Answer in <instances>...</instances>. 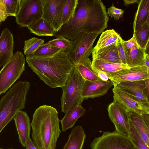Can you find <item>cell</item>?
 <instances>
[{
    "instance_id": "cell-1",
    "label": "cell",
    "mask_w": 149,
    "mask_h": 149,
    "mask_svg": "<svg viewBox=\"0 0 149 149\" xmlns=\"http://www.w3.org/2000/svg\"><path fill=\"white\" fill-rule=\"evenodd\" d=\"M109 17L101 0H78L74 14L53 36L71 39L79 33L102 32L107 27Z\"/></svg>"
},
{
    "instance_id": "cell-2",
    "label": "cell",
    "mask_w": 149,
    "mask_h": 149,
    "mask_svg": "<svg viewBox=\"0 0 149 149\" xmlns=\"http://www.w3.org/2000/svg\"><path fill=\"white\" fill-rule=\"evenodd\" d=\"M26 59L40 79L52 88L64 86L74 67L67 52L62 51L47 57L26 55Z\"/></svg>"
},
{
    "instance_id": "cell-3",
    "label": "cell",
    "mask_w": 149,
    "mask_h": 149,
    "mask_svg": "<svg viewBox=\"0 0 149 149\" xmlns=\"http://www.w3.org/2000/svg\"><path fill=\"white\" fill-rule=\"evenodd\" d=\"M58 112L49 105L40 106L35 111L30 123L32 141L37 149H56L61 131Z\"/></svg>"
},
{
    "instance_id": "cell-4",
    "label": "cell",
    "mask_w": 149,
    "mask_h": 149,
    "mask_svg": "<svg viewBox=\"0 0 149 149\" xmlns=\"http://www.w3.org/2000/svg\"><path fill=\"white\" fill-rule=\"evenodd\" d=\"M28 81H19L13 85L0 100V134L17 113L24 109L30 88Z\"/></svg>"
},
{
    "instance_id": "cell-5",
    "label": "cell",
    "mask_w": 149,
    "mask_h": 149,
    "mask_svg": "<svg viewBox=\"0 0 149 149\" xmlns=\"http://www.w3.org/2000/svg\"><path fill=\"white\" fill-rule=\"evenodd\" d=\"M85 81L74 67L65 84L61 87L63 91L61 98L62 112L65 113L75 107L81 105L84 100L82 92Z\"/></svg>"
},
{
    "instance_id": "cell-6",
    "label": "cell",
    "mask_w": 149,
    "mask_h": 149,
    "mask_svg": "<svg viewBox=\"0 0 149 149\" xmlns=\"http://www.w3.org/2000/svg\"><path fill=\"white\" fill-rule=\"evenodd\" d=\"M25 58L22 53L16 52L0 70V95L14 84L25 70Z\"/></svg>"
},
{
    "instance_id": "cell-7",
    "label": "cell",
    "mask_w": 149,
    "mask_h": 149,
    "mask_svg": "<svg viewBox=\"0 0 149 149\" xmlns=\"http://www.w3.org/2000/svg\"><path fill=\"white\" fill-rule=\"evenodd\" d=\"M98 35L81 32L70 40V47L66 52L74 65L82 59L88 58L93 50V44Z\"/></svg>"
},
{
    "instance_id": "cell-8",
    "label": "cell",
    "mask_w": 149,
    "mask_h": 149,
    "mask_svg": "<svg viewBox=\"0 0 149 149\" xmlns=\"http://www.w3.org/2000/svg\"><path fill=\"white\" fill-rule=\"evenodd\" d=\"M92 149H137L130 137L117 131H104L91 142Z\"/></svg>"
},
{
    "instance_id": "cell-9",
    "label": "cell",
    "mask_w": 149,
    "mask_h": 149,
    "mask_svg": "<svg viewBox=\"0 0 149 149\" xmlns=\"http://www.w3.org/2000/svg\"><path fill=\"white\" fill-rule=\"evenodd\" d=\"M42 13L41 0H20L15 21L20 27H27L42 18Z\"/></svg>"
},
{
    "instance_id": "cell-10",
    "label": "cell",
    "mask_w": 149,
    "mask_h": 149,
    "mask_svg": "<svg viewBox=\"0 0 149 149\" xmlns=\"http://www.w3.org/2000/svg\"><path fill=\"white\" fill-rule=\"evenodd\" d=\"M107 110L109 118L115 126V131L124 136L130 137L129 111L114 98L113 101L108 106Z\"/></svg>"
},
{
    "instance_id": "cell-11",
    "label": "cell",
    "mask_w": 149,
    "mask_h": 149,
    "mask_svg": "<svg viewBox=\"0 0 149 149\" xmlns=\"http://www.w3.org/2000/svg\"><path fill=\"white\" fill-rule=\"evenodd\" d=\"M67 0H41L42 7V17L48 22L56 32L62 26L63 7Z\"/></svg>"
},
{
    "instance_id": "cell-12",
    "label": "cell",
    "mask_w": 149,
    "mask_h": 149,
    "mask_svg": "<svg viewBox=\"0 0 149 149\" xmlns=\"http://www.w3.org/2000/svg\"><path fill=\"white\" fill-rule=\"evenodd\" d=\"M149 79L122 82L115 85L132 98L149 107Z\"/></svg>"
},
{
    "instance_id": "cell-13",
    "label": "cell",
    "mask_w": 149,
    "mask_h": 149,
    "mask_svg": "<svg viewBox=\"0 0 149 149\" xmlns=\"http://www.w3.org/2000/svg\"><path fill=\"white\" fill-rule=\"evenodd\" d=\"M107 74L109 79L113 83V86L122 82L149 79V69L145 66L132 67Z\"/></svg>"
},
{
    "instance_id": "cell-14",
    "label": "cell",
    "mask_w": 149,
    "mask_h": 149,
    "mask_svg": "<svg viewBox=\"0 0 149 149\" xmlns=\"http://www.w3.org/2000/svg\"><path fill=\"white\" fill-rule=\"evenodd\" d=\"M112 89L113 98L118 101L126 110L140 114L149 113L148 107L132 97L116 85Z\"/></svg>"
},
{
    "instance_id": "cell-15",
    "label": "cell",
    "mask_w": 149,
    "mask_h": 149,
    "mask_svg": "<svg viewBox=\"0 0 149 149\" xmlns=\"http://www.w3.org/2000/svg\"><path fill=\"white\" fill-rule=\"evenodd\" d=\"M113 85V83L110 80L107 81L100 79L94 81L85 80L82 88V97L84 100L103 96Z\"/></svg>"
},
{
    "instance_id": "cell-16",
    "label": "cell",
    "mask_w": 149,
    "mask_h": 149,
    "mask_svg": "<svg viewBox=\"0 0 149 149\" xmlns=\"http://www.w3.org/2000/svg\"><path fill=\"white\" fill-rule=\"evenodd\" d=\"M14 43L13 34L8 28L3 29L0 36V68L13 57Z\"/></svg>"
},
{
    "instance_id": "cell-17",
    "label": "cell",
    "mask_w": 149,
    "mask_h": 149,
    "mask_svg": "<svg viewBox=\"0 0 149 149\" xmlns=\"http://www.w3.org/2000/svg\"><path fill=\"white\" fill-rule=\"evenodd\" d=\"M129 112L130 122L149 147V113L140 114L133 111Z\"/></svg>"
},
{
    "instance_id": "cell-18",
    "label": "cell",
    "mask_w": 149,
    "mask_h": 149,
    "mask_svg": "<svg viewBox=\"0 0 149 149\" xmlns=\"http://www.w3.org/2000/svg\"><path fill=\"white\" fill-rule=\"evenodd\" d=\"M13 119L21 144L25 147L26 143L30 138L31 130L30 120L27 113L20 111L16 114Z\"/></svg>"
},
{
    "instance_id": "cell-19",
    "label": "cell",
    "mask_w": 149,
    "mask_h": 149,
    "mask_svg": "<svg viewBox=\"0 0 149 149\" xmlns=\"http://www.w3.org/2000/svg\"><path fill=\"white\" fill-rule=\"evenodd\" d=\"M92 58H97L108 62L122 63L119 57L117 44L108 46L100 49H93Z\"/></svg>"
},
{
    "instance_id": "cell-20",
    "label": "cell",
    "mask_w": 149,
    "mask_h": 149,
    "mask_svg": "<svg viewBox=\"0 0 149 149\" xmlns=\"http://www.w3.org/2000/svg\"><path fill=\"white\" fill-rule=\"evenodd\" d=\"M86 136L82 126L75 127L72 129L63 149H82Z\"/></svg>"
},
{
    "instance_id": "cell-21",
    "label": "cell",
    "mask_w": 149,
    "mask_h": 149,
    "mask_svg": "<svg viewBox=\"0 0 149 149\" xmlns=\"http://www.w3.org/2000/svg\"><path fill=\"white\" fill-rule=\"evenodd\" d=\"M125 51L126 65L129 68L145 66V49L135 47Z\"/></svg>"
},
{
    "instance_id": "cell-22",
    "label": "cell",
    "mask_w": 149,
    "mask_h": 149,
    "mask_svg": "<svg viewBox=\"0 0 149 149\" xmlns=\"http://www.w3.org/2000/svg\"><path fill=\"white\" fill-rule=\"evenodd\" d=\"M86 112V110L81 105L77 106L69 110L61 120L62 131L64 132L72 128L77 119L83 115Z\"/></svg>"
},
{
    "instance_id": "cell-23",
    "label": "cell",
    "mask_w": 149,
    "mask_h": 149,
    "mask_svg": "<svg viewBox=\"0 0 149 149\" xmlns=\"http://www.w3.org/2000/svg\"><path fill=\"white\" fill-rule=\"evenodd\" d=\"M27 27L30 32L38 36H53L56 31L42 17L30 24Z\"/></svg>"
},
{
    "instance_id": "cell-24",
    "label": "cell",
    "mask_w": 149,
    "mask_h": 149,
    "mask_svg": "<svg viewBox=\"0 0 149 149\" xmlns=\"http://www.w3.org/2000/svg\"><path fill=\"white\" fill-rule=\"evenodd\" d=\"M74 68L85 80L94 81L100 79L95 73L89 58L79 61L74 64Z\"/></svg>"
},
{
    "instance_id": "cell-25",
    "label": "cell",
    "mask_w": 149,
    "mask_h": 149,
    "mask_svg": "<svg viewBox=\"0 0 149 149\" xmlns=\"http://www.w3.org/2000/svg\"><path fill=\"white\" fill-rule=\"evenodd\" d=\"M20 0H0V23L8 16L16 17Z\"/></svg>"
},
{
    "instance_id": "cell-26",
    "label": "cell",
    "mask_w": 149,
    "mask_h": 149,
    "mask_svg": "<svg viewBox=\"0 0 149 149\" xmlns=\"http://www.w3.org/2000/svg\"><path fill=\"white\" fill-rule=\"evenodd\" d=\"M149 16V0H140L135 13L133 24L134 32L136 31L146 21Z\"/></svg>"
},
{
    "instance_id": "cell-27",
    "label": "cell",
    "mask_w": 149,
    "mask_h": 149,
    "mask_svg": "<svg viewBox=\"0 0 149 149\" xmlns=\"http://www.w3.org/2000/svg\"><path fill=\"white\" fill-rule=\"evenodd\" d=\"M91 64L93 67L106 73H112L130 68L122 63H111L97 58H92Z\"/></svg>"
},
{
    "instance_id": "cell-28",
    "label": "cell",
    "mask_w": 149,
    "mask_h": 149,
    "mask_svg": "<svg viewBox=\"0 0 149 149\" xmlns=\"http://www.w3.org/2000/svg\"><path fill=\"white\" fill-rule=\"evenodd\" d=\"M122 40L119 35L113 29L107 30L103 32L96 45L93 48L95 50L108 46L117 44Z\"/></svg>"
},
{
    "instance_id": "cell-29",
    "label": "cell",
    "mask_w": 149,
    "mask_h": 149,
    "mask_svg": "<svg viewBox=\"0 0 149 149\" xmlns=\"http://www.w3.org/2000/svg\"><path fill=\"white\" fill-rule=\"evenodd\" d=\"M139 46L145 49L149 40V23L146 21L136 31L133 35Z\"/></svg>"
},
{
    "instance_id": "cell-30",
    "label": "cell",
    "mask_w": 149,
    "mask_h": 149,
    "mask_svg": "<svg viewBox=\"0 0 149 149\" xmlns=\"http://www.w3.org/2000/svg\"><path fill=\"white\" fill-rule=\"evenodd\" d=\"M78 3V0H67L63 9L62 26L73 18Z\"/></svg>"
},
{
    "instance_id": "cell-31",
    "label": "cell",
    "mask_w": 149,
    "mask_h": 149,
    "mask_svg": "<svg viewBox=\"0 0 149 149\" xmlns=\"http://www.w3.org/2000/svg\"><path fill=\"white\" fill-rule=\"evenodd\" d=\"M61 51L60 49L46 43L40 46L31 55L38 57H47L54 55Z\"/></svg>"
},
{
    "instance_id": "cell-32",
    "label": "cell",
    "mask_w": 149,
    "mask_h": 149,
    "mask_svg": "<svg viewBox=\"0 0 149 149\" xmlns=\"http://www.w3.org/2000/svg\"><path fill=\"white\" fill-rule=\"evenodd\" d=\"M44 42V39L36 37L25 40L24 48V54L26 55H32Z\"/></svg>"
},
{
    "instance_id": "cell-33",
    "label": "cell",
    "mask_w": 149,
    "mask_h": 149,
    "mask_svg": "<svg viewBox=\"0 0 149 149\" xmlns=\"http://www.w3.org/2000/svg\"><path fill=\"white\" fill-rule=\"evenodd\" d=\"M130 136L134 145L137 149H149L143 140L136 131L130 121Z\"/></svg>"
},
{
    "instance_id": "cell-34",
    "label": "cell",
    "mask_w": 149,
    "mask_h": 149,
    "mask_svg": "<svg viewBox=\"0 0 149 149\" xmlns=\"http://www.w3.org/2000/svg\"><path fill=\"white\" fill-rule=\"evenodd\" d=\"M47 43L60 49L62 51L66 52L71 45L70 40L63 37H59L48 41Z\"/></svg>"
},
{
    "instance_id": "cell-35",
    "label": "cell",
    "mask_w": 149,
    "mask_h": 149,
    "mask_svg": "<svg viewBox=\"0 0 149 149\" xmlns=\"http://www.w3.org/2000/svg\"><path fill=\"white\" fill-rule=\"evenodd\" d=\"M124 12L123 10L116 8L113 3L112 6L108 8L107 13L111 18L114 17L115 19L118 20L122 18Z\"/></svg>"
},
{
    "instance_id": "cell-36",
    "label": "cell",
    "mask_w": 149,
    "mask_h": 149,
    "mask_svg": "<svg viewBox=\"0 0 149 149\" xmlns=\"http://www.w3.org/2000/svg\"><path fill=\"white\" fill-rule=\"evenodd\" d=\"M123 41L124 40L122 39L118 43L117 45L119 56L122 63L126 65L125 52L123 45Z\"/></svg>"
},
{
    "instance_id": "cell-37",
    "label": "cell",
    "mask_w": 149,
    "mask_h": 149,
    "mask_svg": "<svg viewBox=\"0 0 149 149\" xmlns=\"http://www.w3.org/2000/svg\"><path fill=\"white\" fill-rule=\"evenodd\" d=\"M123 45L125 50L129 49L135 47L139 46L134 36L129 40L126 41H124Z\"/></svg>"
},
{
    "instance_id": "cell-38",
    "label": "cell",
    "mask_w": 149,
    "mask_h": 149,
    "mask_svg": "<svg viewBox=\"0 0 149 149\" xmlns=\"http://www.w3.org/2000/svg\"><path fill=\"white\" fill-rule=\"evenodd\" d=\"M93 68L95 73L99 79L104 81H107L109 80L108 76L106 73L93 67Z\"/></svg>"
},
{
    "instance_id": "cell-39",
    "label": "cell",
    "mask_w": 149,
    "mask_h": 149,
    "mask_svg": "<svg viewBox=\"0 0 149 149\" xmlns=\"http://www.w3.org/2000/svg\"><path fill=\"white\" fill-rule=\"evenodd\" d=\"M25 147L26 149H37L30 138L26 142Z\"/></svg>"
},
{
    "instance_id": "cell-40",
    "label": "cell",
    "mask_w": 149,
    "mask_h": 149,
    "mask_svg": "<svg viewBox=\"0 0 149 149\" xmlns=\"http://www.w3.org/2000/svg\"><path fill=\"white\" fill-rule=\"evenodd\" d=\"M140 0H124V5L128 6L130 4L136 3H139Z\"/></svg>"
},
{
    "instance_id": "cell-41",
    "label": "cell",
    "mask_w": 149,
    "mask_h": 149,
    "mask_svg": "<svg viewBox=\"0 0 149 149\" xmlns=\"http://www.w3.org/2000/svg\"><path fill=\"white\" fill-rule=\"evenodd\" d=\"M145 66L149 69V55L148 54H145Z\"/></svg>"
},
{
    "instance_id": "cell-42",
    "label": "cell",
    "mask_w": 149,
    "mask_h": 149,
    "mask_svg": "<svg viewBox=\"0 0 149 149\" xmlns=\"http://www.w3.org/2000/svg\"><path fill=\"white\" fill-rule=\"evenodd\" d=\"M0 149H3V148H0Z\"/></svg>"
},
{
    "instance_id": "cell-43",
    "label": "cell",
    "mask_w": 149,
    "mask_h": 149,
    "mask_svg": "<svg viewBox=\"0 0 149 149\" xmlns=\"http://www.w3.org/2000/svg\"><path fill=\"white\" fill-rule=\"evenodd\" d=\"M13 149V148H9V149Z\"/></svg>"
},
{
    "instance_id": "cell-44",
    "label": "cell",
    "mask_w": 149,
    "mask_h": 149,
    "mask_svg": "<svg viewBox=\"0 0 149 149\" xmlns=\"http://www.w3.org/2000/svg\"></svg>"
}]
</instances>
